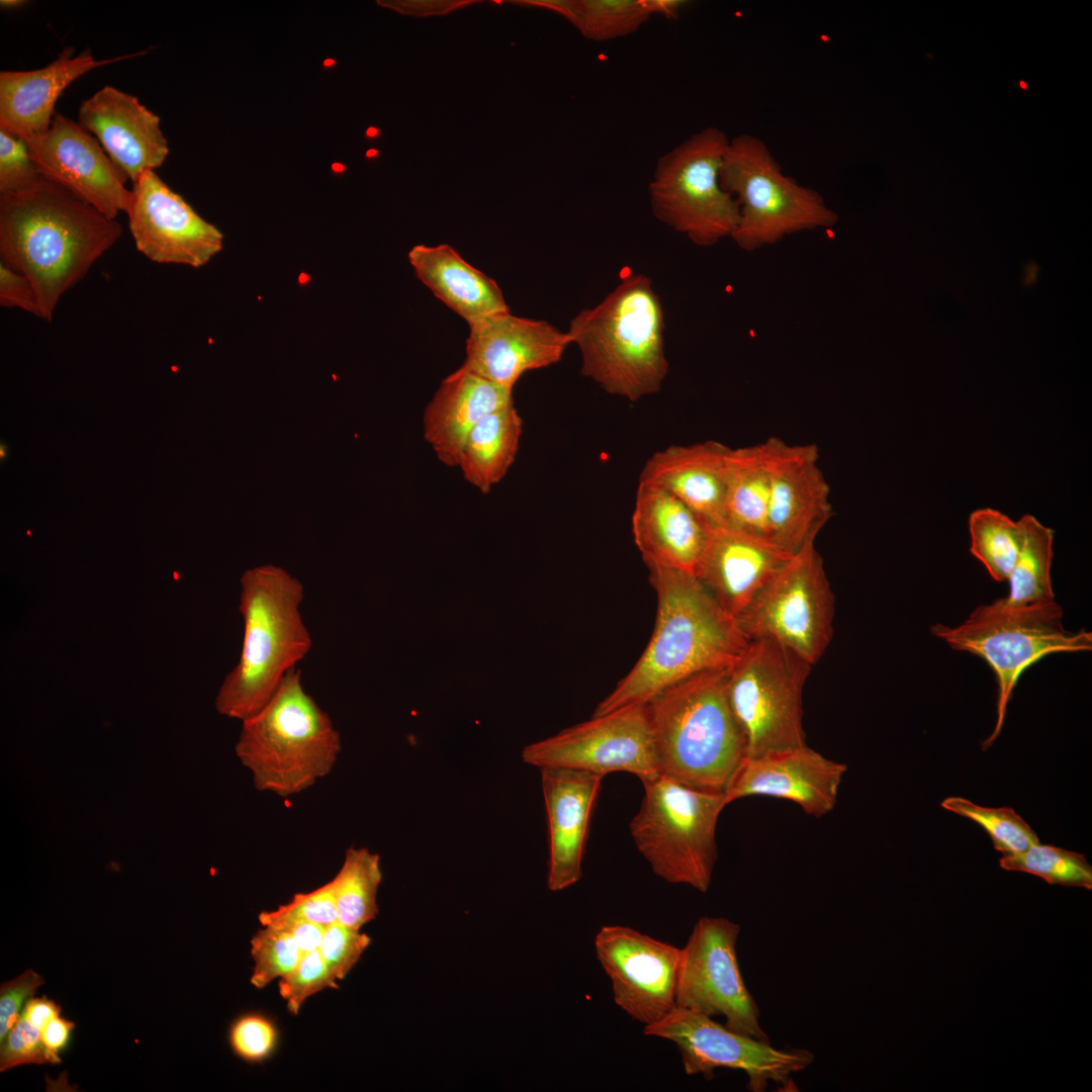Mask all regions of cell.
<instances>
[{"label": "cell", "mask_w": 1092, "mask_h": 1092, "mask_svg": "<svg viewBox=\"0 0 1092 1092\" xmlns=\"http://www.w3.org/2000/svg\"><path fill=\"white\" fill-rule=\"evenodd\" d=\"M121 234L116 219L42 176L25 189L0 193L1 262L29 279L48 322L63 294Z\"/></svg>", "instance_id": "6da1fadb"}, {"label": "cell", "mask_w": 1092, "mask_h": 1092, "mask_svg": "<svg viewBox=\"0 0 1092 1092\" xmlns=\"http://www.w3.org/2000/svg\"><path fill=\"white\" fill-rule=\"evenodd\" d=\"M657 594L652 636L632 669L598 705L593 716L647 704L660 692L697 673L732 666L749 639L695 576L647 566Z\"/></svg>", "instance_id": "7a4b0ae2"}, {"label": "cell", "mask_w": 1092, "mask_h": 1092, "mask_svg": "<svg viewBox=\"0 0 1092 1092\" xmlns=\"http://www.w3.org/2000/svg\"><path fill=\"white\" fill-rule=\"evenodd\" d=\"M728 670L692 675L646 704L659 776L716 795L730 787L746 745L728 700Z\"/></svg>", "instance_id": "3957f363"}, {"label": "cell", "mask_w": 1092, "mask_h": 1092, "mask_svg": "<svg viewBox=\"0 0 1092 1092\" xmlns=\"http://www.w3.org/2000/svg\"><path fill=\"white\" fill-rule=\"evenodd\" d=\"M664 328L651 279L632 273L600 303L580 310L566 333L579 349L581 374L634 402L662 387L668 372Z\"/></svg>", "instance_id": "277c9868"}, {"label": "cell", "mask_w": 1092, "mask_h": 1092, "mask_svg": "<svg viewBox=\"0 0 1092 1092\" xmlns=\"http://www.w3.org/2000/svg\"><path fill=\"white\" fill-rule=\"evenodd\" d=\"M303 595L302 583L280 567L259 566L242 575L243 645L215 698L219 714L241 722L254 716L307 655L312 639L299 610Z\"/></svg>", "instance_id": "5b68a950"}, {"label": "cell", "mask_w": 1092, "mask_h": 1092, "mask_svg": "<svg viewBox=\"0 0 1092 1092\" xmlns=\"http://www.w3.org/2000/svg\"><path fill=\"white\" fill-rule=\"evenodd\" d=\"M342 749L341 736L308 695L300 669H291L270 701L242 721L235 746L260 792L287 798L327 777Z\"/></svg>", "instance_id": "8992f818"}, {"label": "cell", "mask_w": 1092, "mask_h": 1092, "mask_svg": "<svg viewBox=\"0 0 1092 1092\" xmlns=\"http://www.w3.org/2000/svg\"><path fill=\"white\" fill-rule=\"evenodd\" d=\"M1063 619L1064 611L1056 599L1013 605L1000 598L977 607L956 627L941 623L930 627L932 635L951 649L984 659L995 674L997 719L984 748L999 736L1012 692L1026 668L1049 654L1092 649V633L1070 631Z\"/></svg>", "instance_id": "52a82bcc"}, {"label": "cell", "mask_w": 1092, "mask_h": 1092, "mask_svg": "<svg viewBox=\"0 0 1092 1092\" xmlns=\"http://www.w3.org/2000/svg\"><path fill=\"white\" fill-rule=\"evenodd\" d=\"M720 183L738 203L739 221L731 240L744 251L796 233L830 229L838 221L823 197L786 175L766 144L753 134L729 140Z\"/></svg>", "instance_id": "ba28073f"}, {"label": "cell", "mask_w": 1092, "mask_h": 1092, "mask_svg": "<svg viewBox=\"0 0 1092 1092\" xmlns=\"http://www.w3.org/2000/svg\"><path fill=\"white\" fill-rule=\"evenodd\" d=\"M642 784L644 797L629 826L638 851L660 879L706 893L717 861L716 828L726 807L724 796L663 776Z\"/></svg>", "instance_id": "9c48e42d"}, {"label": "cell", "mask_w": 1092, "mask_h": 1092, "mask_svg": "<svg viewBox=\"0 0 1092 1092\" xmlns=\"http://www.w3.org/2000/svg\"><path fill=\"white\" fill-rule=\"evenodd\" d=\"M809 662L769 639L749 640L729 667L727 694L742 731L746 757H759L806 744L803 690Z\"/></svg>", "instance_id": "30bf717a"}, {"label": "cell", "mask_w": 1092, "mask_h": 1092, "mask_svg": "<svg viewBox=\"0 0 1092 1092\" xmlns=\"http://www.w3.org/2000/svg\"><path fill=\"white\" fill-rule=\"evenodd\" d=\"M707 126L661 156L648 185L653 215L699 247L732 237L739 221L736 199L720 183L729 143Z\"/></svg>", "instance_id": "8fae6325"}, {"label": "cell", "mask_w": 1092, "mask_h": 1092, "mask_svg": "<svg viewBox=\"0 0 1092 1092\" xmlns=\"http://www.w3.org/2000/svg\"><path fill=\"white\" fill-rule=\"evenodd\" d=\"M815 540L794 553L736 618L749 640L772 639L810 664L828 647L834 617V597Z\"/></svg>", "instance_id": "7c38bea8"}, {"label": "cell", "mask_w": 1092, "mask_h": 1092, "mask_svg": "<svg viewBox=\"0 0 1092 1092\" xmlns=\"http://www.w3.org/2000/svg\"><path fill=\"white\" fill-rule=\"evenodd\" d=\"M647 1036L667 1039L677 1048L687 1075L714 1076L719 1068L747 1075L746 1088L763 1092L769 1082L794 1088L791 1076L805 1070L814 1055L805 1049H778L733 1031L705 1014L674 1007L660 1020L643 1027Z\"/></svg>", "instance_id": "4fadbf2b"}, {"label": "cell", "mask_w": 1092, "mask_h": 1092, "mask_svg": "<svg viewBox=\"0 0 1092 1092\" xmlns=\"http://www.w3.org/2000/svg\"><path fill=\"white\" fill-rule=\"evenodd\" d=\"M739 924L724 917H701L680 948L675 1006L707 1016H723L725 1026L769 1040L759 1009L742 978L736 951Z\"/></svg>", "instance_id": "5bb4252c"}, {"label": "cell", "mask_w": 1092, "mask_h": 1092, "mask_svg": "<svg viewBox=\"0 0 1092 1092\" xmlns=\"http://www.w3.org/2000/svg\"><path fill=\"white\" fill-rule=\"evenodd\" d=\"M523 761L540 768L564 767L606 776H659L647 705H631L566 728L524 747Z\"/></svg>", "instance_id": "9a60e30c"}, {"label": "cell", "mask_w": 1092, "mask_h": 1092, "mask_svg": "<svg viewBox=\"0 0 1092 1092\" xmlns=\"http://www.w3.org/2000/svg\"><path fill=\"white\" fill-rule=\"evenodd\" d=\"M594 944L613 999L628 1016L646 1026L675 1007L680 948L622 925L601 927Z\"/></svg>", "instance_id": "2e32d148"}, {"label": "cell", "mask_w": 1092, "mask_h": 1092, "mask_svg": "<svg viewBox=\"0 0 1092 1092\" xmlns=\"http://www.w3.org/2000/svg\"><path fill=\"white\" fill-rule=\"evenodd\" d=\"M25 142L42 177L109 218L127 212L132 197L127 176L79 122L56 112L43 134Z\"/></svg>", "instance_id": "e0dca14e"}, {"label": "cell", "mask_w": 1092, "mask_h": 1092, "mask_svg": "<svg viewBox=\"0 0 1092 1092\" xmlns=\"http://www.w3.org/2000/svg\"><path fill=\"white\" fill-rule=\"evenodd\" d=\"M127 210L136 249L164 264L201 267L221 251L222 234L204 220L155 172L148 170L133 183Z\"/></svg>", "instance_id": "ac0fdd59"}, {"label": "cell", "mask_w": 1092, "mask_h": 1092, "mask_svg": "<svg viewBox=\"0 0 1092 1092\" xmlns=\"http://www.w3.org/2000/svg\"><path fill=\"white\" fill-rule=\"evenodd\" d=\"M832 513L817 445H791L777 437L767 513L769 540L793 555L817 538Z\"/></svg>", "instance_id": "d6986e66"}, {"label": "cell", "mask_w": 1092, "mask_h": 1092, "mask_svg": "<svg viewBox=\"0 0 1092 1092\" xmlns=\"http://www.w3.org/2000/svg\"><path fill=\"white\" fill-rule=\"evenodd\" d=\"M469 328L462 365L511 389L525 372L558 363L571 344L567 333L550 323L510 310L484 316Z\"/></svg>", "instance_id": "ffe728a7"}, {"label": "cell", "mask_w": 1092, "mask_h": 1092, "mask_svg": "<svg viewBox=\"0 0 1092 1092\" xmlns=\"http://www.w3.org/2000/svg\"><path fill=\"white\" fill-rule=\"evenodd\" d=\"M846 771L844 763L831 760L807 744L759 757L745 758L724 803L750 796L789 800L814 817L830 813Z\"/></svg>", "instance_id": "44dd1931"}, {"label": "cell", "mask_w": 1092, "mask_h": 1092, "mask_svg": "<svg viewBox=\"0 0 1092 1092\" xmlns=\"http://www.w3.org/2000/svg\"><path fill=\"white\" fill-rule=\"evenodd\" d=\"M78 119L132 183L144 172L159 168L169 154L160 117L135 96L113 86L84 100Z\"/></svg>", "instance_id": "7402d4cb"}, {"label": "cell", "mask_w": 1092, "mask_h": 1092, "mask_svg": "<svg viewBox=\"0 0 1092 1092\" xmlns=\"http://www.w3.org/2000/svg\"><path fill=\"white\" fill-rule=\"evenodd\" d=\"M549 843L547 887L559 892L582 876V859L595 802L604 776L564 768H540Z\"/></svg>", "instance_id": "603a6c76"}, {"label": "cell", "mask_w": 1092, "mask_h": 1092, "mask_svg": "<svg viewBox=\"0 0 1092 1092\" xmlns=\"http://www.w3.org/2000/svg\"><path fill=\"white\" fill-rule=\"evenodd\" d=\"M791 556L768 539L716 527L710 531L696 577L736 619Z\"/></svg>", "instance_id": "cb8c5ba5"}, {"label": "cell", "mask_w": 1092, "mask_h": 1092, "mask_svg": "<svg viewBox=\"0 0 1092 1092\" xmlns=\"http://www.w3.org/2000/svg\"><path fill=\"white\" fill-rule=\"evenodd\" d=\"M729 452L713 440L668 446L646 460L639 483L667 490L711 528L727 526Z\"/></svg>", "instance_id": "d4e9b609"}, {"label": "cell", "mask_w": 1092, "mask_h": 1092, "mask_svg": "<svg viewBox=\"0 0 1092 1092\" xmlns=\"http://www.w3.org/2000/svg\"><path fill=\"white\" fill-rule=\"evenodd\" d=\"M711 527L658 486L638 483L632 533L645 564L697 574Z\"/></svg>", "instance_id": "484cf974"}, {"label": "cell", "mask_w": 1092, "mask_h": 1092, "mask_svg": "<svg viewBox=\"0 0 1092 1092\" xmlns=\"http://www.w3.org/2000/svg\"><path fill=\"white\" fill-rule=\"evenodd\" d=\"M144 52L96 60L89 50L71 49L43 68L0 72V129L29 141L43 134L56 114L55 105L67 87L82 75Z\"/></svg>", "instance_id": "4316f807"}, {"label": "cell", "mask_w": 1092, "mask_h": 1092, "mask_svg": "<svg viewBox=\"0 0 1092 1092\" xmlns=\"http://www.w3.org/2000/svg\"><path fill=\"white\" fill-rule=\"evenodd\" d=\"M512 403L513 389L462 365L442 381L427 404L424 438L440 462L457 467L470 431L487 415Z\"/></svg>", "instance_id": "83f0119b"}, {"label": "cell", "mask_w": 1092, "mask_h": 1092, "mask_svg": "<svg viewBox=\"0 0 1092 1092\" xmlns=\"http://www.w3.org/2000/svg\"><path fill=\"white\" fill-rule=\"evenodd\" d=\"M408 259L418 278L468 325L510 310L496 282L452 247L418 245L410 251Z\"/></svg>", "instance_id": "f1b7e54d"}, {"label": "cell", "mask_w": 1092, "mask_h": 1092, "mask_svg": "<svg viewBox=\"0 0 1092 1092\" xmlns=\"http://www.w3.org/2000/svg\"><path fill=\"white\" fill-rule=\"evenodd\" d=\"M776 438L730 448L728 459L727 526L768 540Z\"/></svg>", "instance_id": "f546056e"}, {"label": "cell", "mask_w": 1092, "mask_h": 1092, "mask_svg": "<svg viewBox=\"0 0 1092 1092\" xmlns=\"http://www.w3.org/2000/svg\"><path fill=\"white\" fill-rule=\"evenodd\" d=\"M523 421L514 403L480 420L461 449L458 464L467 482L488 493L507 474L519 451Z\"/></svg>", "instance_id": "4dcf8cb0"}, {"label": "cell", "mask_w": 1092, "mask_h": 1092, "mask_svg": "<svg viewBox=\"0 0 1092 1092\" xmlns=\"http://www.w3.org/2000/svg\"><path fill=\"white\" fill-rule=\"evenodd\" d=\"M1018 522L1020 543L1007 579L1009 594L1006 599L1013 605L1054 600L1051 568L1055 532L1031 515H1023Z\"/></svg>", "instance_id": "1f68e13d"}, {"label": "cell", "mask_w": 1092, "mask_h": 1092, "mask_svg": "<svg viewBox=\"0 0 1092 1092\" xmlns=\"http://www.w3.org/2000/svg\"><path fill=\"white\" fill-rule=\"evenodd\" d=\"M382 880L380 856L366 847L350 846L332 880L338 922L360 930L378 914L377 892Z\"/></svg>", "instance_id": "d6a6232c"}, {"label": "cell", "mask_w": 1092, "mask_h": 1092, "mask_svg": "<svg viewBox=\"0 0 1092 1092\" xmlns=\"http://www.w3.org/2000/svg\"><path fill=\"white\" fill-rule=\"evenodd\" d=\"M968 525L972 555L994 580L1007 581L1019 548V522L998 510L984 508L970 514Z\"/></svg>", "instance_id": "836d02e7"}, {"label": "cell", "mask_w": 1092, "mask_h": 1092, "mask_svg": "<svg viewBox=\"0 0 1092 1092\" xmlns=\"http://www.w3.org/2000/svg\"><path fill=\"white\" fill-rule=\"evenodd\" d=\"M1006 871L1031 874L1051 885L1092 889V867L1084 854L1040 842L1023 852L1003 855Z\"/></svg>", "instance_id": "e575fe53"}, {"label": "cell", "mask_w": 1092, "mask_h": 1092, "mask_svg": "<svg viewBox=\"0 0 1092 1092\" xmlns=\"http://www.w3.org/2000/svg\"><path fill=\"white\" fill-rule=\"evenodd\" d=\"M941 807L980 825L1003 855L1023 852L1039 842L1034 830L1012 808L984 807L962 797H948Z\"/></svg>", "instance_id": "d590c367"}, {"label": "cell", "mask_w": 1092, "mask_h": 1092, "mask_svg": "<svg viewBox=\"0 0 1092 1092\" xmlns=\"http://www.w3.org/2000/svg\"><path fill=\"white\" fill-rule=\"evenodd\" d=\"M650 17L644 0H578L575 27L589 40L606 41L635 32Z\"/></svg>", "instance_id": "8d00e7d4"}, {"label": "cell", "mask_w": 1092, "mask_h": 1092, "mask_svg": "<svg viewBox=\"0 0 1092 1092\" xmlns=\"http://www.w3.org/2000/svg\"><path fill=\"white\" fill-rule=\"evenodd\" d=\"M250 944L254 961L250 982L258 989L288 974L302 956L291 935L271 926L259 929Z\"/></svg>", "instance_id": "74e56055"}, {"label": "cell", "mask_w": 1092, "mask_h": 1092, "mask_svg": "<svg viewBox=\"0 0 1092 1092\" xmlns=\"http://www.w3.org/2000/svg\"><path fill=\"white\" fill-rule=\"evenodd\" d=\"M338 989L318 949L302 953L298 964L278 982L279 994L287 1010L297 1015L304 1001L324 989Z\"/></svg>", "instance_id": "f35d334b"}, {"label": "cell", "mask_w": 1092, "mask_h": 1092, "mask_svg": "<svg viewBox=\"0 0 1092 1092\" xmlns=\"http://www.w3.org/2000/svg\"><path fill=\"white\" fill-rule=\"evenodd\" d=\"M371 938L360 930L335 922L325 928L318 950L334 980H343L369 946Z\"/></svg>", "instance_id": "ab89813d"}, {"label": "cell", "mask_w": 1092, "mask_h": 1092, "mask_svg": "<svg viewBox=\"0 0 1092 1092\" xmlns=\"http://www.w3.org/2000/svg\"><path fill=\"white\" fill-rule=\"evenodd\" d=\"M277 1038L273 1022L260 1014L239 1017L232 1024L229 1033L234 1053L250 1063L262 1062L268 1058L276 1046Z\"/></svg>", "instance_id": "60d3db41"}, {"label": "cell", "mask_w": 1092, "mask_h": 1092, "mask_svg": "<svg viewBox=\"0 0 1092 1092\" xmlns=\"http://www.w3.org/2000/svg\"><path fill=\"white\" fill-rule=\"evenodd\" d=\"M40 177L27 143L0 129V193L25 189Z\"/></svg>", "instance_id": "b9f144b4"}, {"label": "cell", "mask_w": 1092, "mask_h": 1092, "mask_svg": "<svg viewBox=\"0 0 1092 1092\" xmlns=\"http://www.w3.org/2000/svg\"><path fill=\"white\" fill-rule=\"evenodd\" d=\"M0 1044L1 1072L26 1064L50 1063L40 1028L22 1014Z\"/></svg>", "instance_id": "7bdbcfd3"}, {"label": "cell", "mask_w": 1092, "mask_h": 1092, "mask_svg": "<svg viewBox=\"0 0 1092 1092\" xmlns=\"http://www.w3.org/2000/svg\"><path fill=\"white\" fill-rule=\"evenodd\" d=\"M44 984V979L32 969L0 986V1042L15 1025L21 1011L34 992Z\"/></svg>", "instance_id": "ee69618b"}, {"label": "cell", "mask_w": 1092, "mask_h": 1092, "mask_svg": "<svg viewBox=\"0 0 1092 1092\" xmlns=\"http://www.w3.org/2000/svg\"><path fill=\"white\" fill-rule=\"evenodd\" d=\"M277 910L323 927L338 922L332 881L311 892L294 894L288 903Z\"/></svg>", "instance_id": "f6af8a7d"}, {"label": "cell", "mask_w": 1092, "mask_h": 1092, "mask_svg": "<svg viewBox=\"0 0 1092 1092\" xmlns=\"http://www.w3.org/2000/svg\"><path fill=\"white\" fill-rule=\"evenodd\" d=\"M0 305L20 308L42 318L36 292L29 279L0 262Z\"/></svg>", "instance_id": "bcb514c9"}, {"label": "cell", "mask_w": 1092, "mask_h": 1092, "mask_svg": "<svg viewBox=\"0 0 1092 1092\" xmlns=\"http://www.w3.org/2000/svg\"><path fill=\"white\" fill-rule=\"evenodd\" d=\"M258 919L262 926H271L291 935L302 953L318 949L326 928L277 909L262 911Z\"/></svg>", "instance_id": "7dc6e473"}, {"label": "cell", "mask_w": 1092, "mask_h": 1092, "mask_svg": "<svg viewBox=\"0 0 1092 1092\" xmlns=\"http://www.w3.org/2000/svg\"><path fill=\"white\" fill-rule=\"evenodd\" d=\"M75 1023L60 1015L55 1016L40 1029L50 1064L61 1063L60 1052L69 1043Z\"/></svg>", "instance_id": "c3c4849f"}, {"label": "cell", "mask_w": 1092, "mask_h": 1092, "mask_svg": "<svg viewBox=\"0 0 1092 1092\" xmlns=\"http://www.w3.org/2000/svg\"><path fill=\"white\" fill-rule=\"evenodd\" d=\"M644 3L651 16L657 14L669 20H677L682 10L690 5L687 0H644Z\"/></svg>", "instance_id": "681fc988"}, {"label": "cell", "mask_w": 1092, "mask_h": 1092, "mask_svg": "<svg viewBox=\"0 0 1092 1092\" xmlns=\"http://www.w3.org/2000/svg\"><path fill=\"white\" fill-rule=\"evenodd\" d=\"M24 4H26V1H23V0H1L0 1V6L1 7L9 8V9L18 8L20 6H23Z\"/></svg>", "instance_id": "f907efd6"}, {"label": "cell", "mask_w": 1092, "mask_h": 1092, "mask_svg": "<svg viewBox=\"0 0 1092 1092\" xmlns=\"http://www.w3.org/2000/svg\"><path fill=\"white\" fill-rule=\"evenodd\" d=\"M376 154H377V152L375 150H370V151L367 152V156H369V157L370 156L372 157V156H374Z\"/></svg>", "instance_id": "816d5d0a"}]
</instances>
